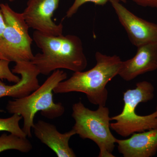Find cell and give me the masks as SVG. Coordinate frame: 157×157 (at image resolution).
<instances>
[{
    "mask_svg": "<svg viewBox=\"0 0 157 157\" xmlns=\"http://www.w3.org/2000/svg\"><path fill=\"white\" fill-rule=\"evenodd\" d=\"M33 40L42 52L34 56L30 62L40 74L47 76L62 69L79 72L87 67L82 42L77 36H50L35 31Z\"/></svg>",
    "mask_w": 157,
    "mask_h": 157,
    "instance_id": "1",
    "label": "cell"
},
{
    "mask_svg": "<svg viewBox=\"0 0 157 157\" xmlns=\"http://www.w3.org/2000/svg\"><path fill=\"white\" fill-rule=\"evenodd\" d=\"M96 64L86 71L74 72L68 79L60 82L53 90L55 94L83 93L91 104L106 106L108 92L106 86L118 75L122 61L117 55L112 56L97 52Z\"/></svg>",
    "mask_w": 157,
    "mask_h": 157,
    "instance_id": "2",
    "label": "cell"
},
{
    "mask_svg": "<svg viewBox=\"0 0 157 157\" xmlns=\"http://www.w3.org/2000/svg\"><path fill=\"white\" fill-rule=\"evenodd\" d=\"M67 78V74L64 71L55 70L42 85L28 96L8 102L6 107L8 112L17 113L23 119L22 129L27 137H32L34 119L37 112L40 111L41 115L49 119L60 117L64 114L65 107L62 103L54 102L53 93L57 85Z\"/></svg>",
    "mask_w": 157,
    "mask_h": 157,
    "instance_id": "3",
    "label": "cell"
},
{
    "mask_svg": "<svg viewBox=\"0 0 157 157\" xmlns=\"http://www.w3.org/2000/svg\"><path fill=\"white\" fill-rule=\"evenodd\" d=\"M72 116L75 123L73 129L82 139H89L96 144L99 157H115L112 153L116 138L110 131L111 117L106 106H99L97 110L90 109L81 101L73 104Z\"/></svg>",
    "mask_w": 157,
    "mask_h": 157,
    "instance_id": "4",
    "label": "cell"
},
{
    "mask_svg": "<svg viewBox=\"0 0 157 157\" xmlns=\"http://www.w3.org/2000/svg\"><path fill=\"white\" fill-rule=\"evenodd\" d=\"M154 92V86L146 81L139 82L135 88L127 90L124 93L123 109L120 114L111 117L116 122L110 124V128L124 137L157 128V105L155 111L149 115H138L135 112L138 104L153 99Z\"/></svg>",
    "mask_w": 157,
    "mask_h": 157,
    "instance_id": "5",
    "label": "cell"
},
{
    "mask_svg": "<svg viewBox=\"0 0 157 157\" xmlns=\"http://www.w3.org/2000/svg\"><path fill=\"white\" fill-rule=\"evenodd\" d=\"M6 29L0 36V56L15 63L30 62L34 55L32 49L33 39L22 13L16 12L8 4H0Z\"/></svg>",
    "mask_w": 157,
    "mask_h": 157,
    "instance_id": "6",
    "label": "cell"
},
{
    "mask_svg": "<svg viewBox=\"0 0 157 157\" xmlns=\"http://www.w3.org/2000/svg\"><path fill=\"white\" fill-rule=\"evenodd\" d=\"M60 0H28L22 14L29 28L45 35H63V25L52 20L54 13L58 8Z\"/></svg>",
    "mask_w": 157,
    "mask_h": 157,
    "instance_id": "7",
    "label": "cell"
},
{
    "mask_svg": "<svg viewBox=\"0 0 157 157\" xmlns=\"http://www.w3.org/2000/svg\"><path fill=\"white\" fill-rule=\"evenodd\" d=\"M109 2L132 45L137 48L157 42V24L138 17L118 0H110Z\"/></svg>",
    "mask_w": 157,
    "mask_h": 157,
    "instance_id": "8",
    "label": "cell"
},
{
    "mask_svg": "<svg viewBox=\"0 0 157 157\" xmlns=\"http://www.w3.org/2000/svg\"><path fill=\"white\" fill-rule=\"evenodd\" d=\"M157 70V42L137 47L132 58L122 62L118 75L125 81H130L137 76Z\"/></svg>",
    "mask_w": 157,
    "mask_h": 157,
    "instance_id": "9",
    "label": "cell"
},
{
    "mask_svg": "<svg viewBox=\"0 0 157 157\" xmlns=\"http://www.w3.org/2000/svg\"><path fill=\"white\" fill-rule=\"evenodd\" d=\"M11 71L21 75L20 80L13 85H8L0 80V98L11 97L18 99L26 97L40 86L38 76L39 70L31 62L15 63Z\"/></svg>",
    "mask_w": 157,
    "mask_h": 157,
    "instance_id": "10",
    "label": "cell"
},
{
    "mask_svg": "<svg viewBox=\"0 0 157 157\" xmlns=\"http://www.w3.org/2000/svg\"><path fill=\"white\" fill-rule=\"evenodd\" d=\"M33 129L36 137L42 143L52 150L57 156H76L73 149L69 145L71 137L76 135L73 129L62 134L58 131L54 125L42 120H39L34 124Z\"/></svg>",
    "mask_w": 157,
    "mask_h": 157,
    "instance_id": "11",
    "label": "cell"
},
{
    "mask_svg": "<svg viewBox=\"0 0 157 157\" xmlns=\"http://www.w3.org/2000/svg\"><path fill=\"white\" fill-rule=\"evenodd\" d=\"M118 152L124 157H151L157 152V128L132 134L128 139H116Z\"/></svg>",
    "mask_w": 157,
    "mask_h": 157,
    "instance_id": "12",
    "label": "cell"
},
{
    "mask_svg": "<svg viewBox=\"0 0 157 157\" xmlns=\"http://www.w3.org/2000/svg\"><path fill=\"white\" fill-rule=\"evenodd\" d=\"M33 147L26 138L18 137L10 134H3L0 136V153L9 150H15L22 153H28Z\"/></svg>",
    "mask_w": 157,
    "mask_h": 157,
    "instance_id": "13",
    "label": "cell"
},
{
    "mask_svg": "<svg viewBox=\"0 0 157 157\" xmlns=\"http://www.w3.org/2000/svg\"><path fill=\"white\" fill-rule=\"evenodd\" d=\"M22 119V117L17 113L7 118H0V132L5 131L18 137L26 138L25 132L19 126L20 121Z\"/></svg>",
    "mask_w": 157,
    "mask_h": 157,
    "instance_id": "14",
    "label": "cell"
},
{
    "mask_svg": "<svg viewBox=\"0 0 157 157\" xmlns=\"http://www.w3.org/2000/svg\"><path fill=\"white\" fill-rule=\"evenodd\" d=\"M110 0H75L72 6H70L66 12V17L67 18H71L73 17L74 14L77 13L78 9L86 3L91 2L98 6H104ZM118 1L123 3H126V0Z\"/></svg>",
    "mask_w": 157,
    "mask_h": 157,
    "instance_id": "15",
    "label": "cell"
},
{
    "mask_svg": "<svg viewBox=\"0 0 157 157\" xmlns=\"http://www.w3.org/2000/svg\"><path fill=\"white\" fill-rule=\"evenodd\" d=\"M10 61L4 59H0V79H6L11 82L17 83L20 80L21 78L15 75L9 68Z\"/></svg>",
    "mask_w": 157,
    "mask_h": 157,
    "instance_id": "16",
    "label": "cell"
},
{
    "mask_svg": "<svg viewBox=\"0 0 157 157\" xmlns=\"http://www.w3.org/2000/svg\"><path fill=\"white\" fill-rule=\"evenodd\" d=\"M137 6L157 9V0H132Z\"/></svg>",
    "mask_w": 157,
    "mask_h": 157,
    "instance_id": "17",
    "label": "cell"
},
{
    "mask_svg": "<svg viewBox=\"0 0 157 157\" xmlns=\"http://www.w3.org/2000/svg\"><path fill=\"white\" fill-rule=\"evenodd\" d=\"M6 29V23L2 13L0 9V36L2 35Z\"/></svg>",
    "mask_w": 157,
    "mask_h": 157,
    "instance_id": "18",
    "label": "cell"
},
{
    "mask_svg": "<svg viewBox=\"0 0 157 157\" xmlns=\"http://www.w3.org/2000/svg\"><path fill=\"white\" fill-rule=\"evenodd\" d=\"M4 112V110H3V109H0V113Z\"/></svg>",
    "mask_w": 157,
    "mask_h": 157,
    "instance_id": "19",
    "label": "cell"
},
{
    "mask_svg": "<svg viewBox=\"0 0 157 157\" xmlns=\"http://www.w3.org/2000/svg\"><path fill=\"white\" fill-rule=\"evenodd\" d=\"M9 1H10V2H14L15 0H9Z\"/></svg>",
    "mask_w": 157,
    "mask_h": 157,
    "instance_id": "20",
    "label": "cell"
},
{
    "mask_svg": "<svg viewBox=\"0 0 157 157\" xmlns=\"http://www.w3.org/2000/svg\"><path fill=\"white\" fill-rule=\"evenodd\" d=\"M0 59H2V58L1 57V56H0Z\"/></svg>",
    "mask_w": 157,
    "mask_h": 157,
    "instance_id": "21",
    "label": "cell"
},
{
    "mask_svg": "<svg viewBox=\"0 0 157 157\" xmlns=\"http://www.w3.org/2000/svg\"></svg>",
    "mask_w": 157,
    "mask_h": 157,
    "instance_id": "22",
    "label": "cell"
}]
</instances>
